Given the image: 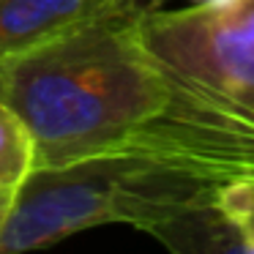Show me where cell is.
<instances>
[{"instance_id":"cell-1","label":"cell","mask_w":254,"mask_h":254,"mask_svg":"<svg viewBox=\"0 0 254 254\" xmlns=\"http://www.w3.org/2000/svg\"><path fill=\"white\" fill-rule=\"evenodd\" d=\"M137 11L0 61V93L33 134L36 170L142 153L216 183H254V121L156 61Z\"/></svg>"},{"instance_id":"cell-2","label":"cell","mask_w":254,"mask_h":254,"mask_svg":"<svg viewBox=\"0 0 254 254\" xmlns=\"http://www.w3.org/2000/svg\"><path fill=\"white\" fill-rule=\"evenodd\" d=\"M227 186L142 153L44 167L0 219V254L44 249L104 224H131L164 241L181 224L219 208Z\"/></svg>"},{"instance_id":"cell-3","label":"cell","mask_w":254,"mask_h":254,"mask_svg":"<svg viewBox=\"0 0 254 254\" xmlns=\"http://www.w3.org/2000/svg\"><path fill=\"white\" fill-rule=\"evenodd\" d=\"M137 33L156 61L254 121V0L175 11L142 6Z\"/></svg>"},{"instance_id":"cell-4","label":"cell","mask_w":254,"mask_h":254,"mask_svg":"<svg viewBox=\"0 0 254 254\" xmlns=\"http://www.w3.org/2000/svg\"><path fill=\"white\" fill-rule=\"evenodd\" d=\"M142 8V0H0V61L47 39Z\"/></svg>"},{"instance_id":"cell-5","label":"cell","mask_w":254,"mask_h":254,"mask_svg":"<svg viewBox=\"0 0 254 254\" xmlns=\"http://www.w3.org/2000/svg\"><path fill=\"white\" fill-rule=\"evenodd\" d=\"M36 172V142L28 123L0 93V219L17 205L25 183Z\"/></svg>"},{"instance_id":"cell-6","label":"cell","mask_w":254,"mask_h":254,"mask_svg":"<svg viewBox=\"0 0 254 254\" xmlns=\"http://www.w3.org/2000/svg\"><path fill=\"white\" fill-rule=\"evenodd\" d=\"M232 224L238 227V235H241L243 252L254 254V202L243 205L232 213Z\"/></svg>"},{"instance_id":"cell-7","label":"cell","mask_w":254,"mask_h":254,"mask_svg":"<svg viewBox=\"0 0 254 254\" xmlns=\"http://www.w3.org/2000/svg\"><path fill=\"white\" fill-rule=\"evenodd\" d=\"M191 6H199V8H219V6H227L232 0H189Z\"/></svg>"}]
</instances>
